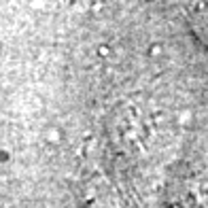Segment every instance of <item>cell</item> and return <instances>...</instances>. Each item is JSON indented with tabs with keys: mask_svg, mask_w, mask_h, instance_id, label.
<instances>
[{
	"mask_svg": "<svg viewBox=\"0 0 208 208\" xmlns=\"http://www.w3.org/2000/svg\"><path fill=\"white\" fill-rule=\"evenodd\" d=\"M100 53L102 55H108V47H100Z\"/></svg>",
	"mask_w": 208,
	"mask_h": 208,
	"instance_id": "1",
	"label": "cell"
}]
</instances>
